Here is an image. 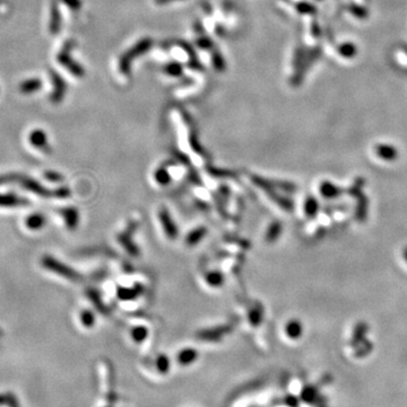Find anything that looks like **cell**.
Masks as SVG:
<instances>
[{
  "instance_id": "cell-7",
  "label": "cell",
  "mask_w": 407,
  "mask_h": 407,
  "mask_svg": "<svg viewBox=\"0 0 407 407\" xmlns=\"http://www.w3.org/2000/svg\"><path fill=\"white\" fill-rule=\"evenodd\" d=\"M157 368H159L160 372L166 373L168 371V368H170V362H168V359L166 355H162V357L159 358L157 360Z\"/></svg>"
},
{
  "instance_id": "cell-5",
  "label": "cell",
  "mask_w": 407,
  "mask_h": 407,
  "mask_svg": "<svg viewBox=\"0 0 407 407\" xmlns=\"http://www.w3.org/2000/svg\"><path fill=\"white\" fill-rule=\"evenodd\" d=\"M287 336L291 337V338H298L301 335V326L298 322H291V324L287 325Z\"/></svg>"
},
{
  "instance_id": "cell-2",
  "label": "cell",
  "mask_w": 407,
  "mask_h": 407,
  "mask_svg": "<svg viewBox=\"0 0 407 407\" xmlns=\"http://www.w3.org/2000/svg\"><path fill=\"white\" fill-rule=\"evenodd\" d=\"M301 399L303 402L309 403V404H312V403L318 402V399H319L318 389L316 387H312V386L306 387L301 392Z\"/></svg>"
},
{
  "instance_id": "cell-4",
  "label": "cell",
  "mask_w": 407,
  "mask_h": 407,
  "mask_svg": "<svg viewBox=\"0 0 407 407\" xmlns=\"http://www.w3.org/2000/svg\"><path fill=\"white\" fill-rule=\"evenodd\" d=\"M131 337H133L135 342L141 343L147 337V329L144 327H135L131 332Z\"/></svg>"
},
{
  "instance_id": "cell-6",
  "label": "cell",
  "mask_w": 407,
  "mask_h": 407,
  "mask_svg": "<svg viewBox=\"0 0 407 407\" xmlns=\"http://www.w3.org/2000/svg\"><path fill=\"white\" fill-rule=\"evenodd\" d=\"M155 179L156 182L160 183L161 186H167L168 183L170 182V174H168V171L166 170L157 171L155 173Z\"/></svg>"
},
{
  "instance_id": "cell-3",
  "label": "cell",
  "mask_w": 407,
  "mask_h": 407,
  "mask_svg": "<svg viewBox=\"0 0 407 407\" xmlns=\"http://www.w3.org/2000/svg\"><path fill=\"white\" fill-rule=\"evenodd\" d=\"M40 86H41V82H40V79H28V80H24L23 83L20 85V90L22 93L24 94H31L33 92H36Z\"/></svg>"
},
{
  "instance_id": "cell-9",
  "label": "cell",
  "mask_w": 407,
  "mask_h": 407,
  "mask_svg": "<svg viewBox=\"0 0 407 407\" xmlns=\"http://www.w3.org/2000/svg\"><path fill=\"white\" fill-rule=\"evenodd\" d=\"M285 402H287V404L289 407H298L299 405V398L294 397V396H288V397L285 399Z\"/></svg>"
},
{
  "instance_id": "cell-1",
  "label": "cell",
  "mask_w": 407,
  "mask_h": 407,
  "mask_svg": "<svg viewBox=\"0 0 407 407\" xmlns=\"http://www.w3.org/2000/svg\"><path fill=\"white\" fill-rule=\"evenodd\" d=\"M198 358V353L193 348H185L179 352L178 363L181 365H189L195 362Z\"/></svg>"
},
{
  "instance_id": "cell-8",
  "label": "cell",
  "mask_w": 407,
  "mask_h": 407,
  "mask_svg": "<svg viewBox=\"0 0 407 407\" xmlns=\"http://www.w3.org/2000/svg\"><path fill=\"white\" fill-rule=\"evenodd\" d=\"M83 321L84 324L86 325V327H92L94 325V316L93 313L90 312H84L83 313Z\"/></svg>"
}]
</instances>
